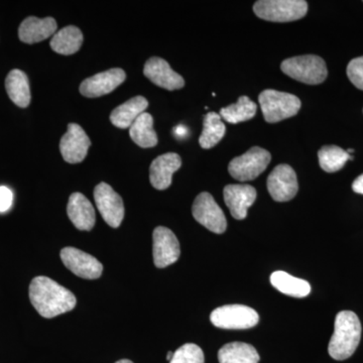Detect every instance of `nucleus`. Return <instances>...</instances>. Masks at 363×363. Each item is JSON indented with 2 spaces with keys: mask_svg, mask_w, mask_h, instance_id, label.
I'll use <instances>...</instances> for the list:
<instances>
[{
  "mask_svg": "<svg viewBox=\"0 0 363 363\" xmlns=\"http://www.w3.org/2000/svg\"><path fill=\"white\" fill-rule=\"evenodd\" d=\"M30 300L40 316L54 318L75 308V296L47 277H37L30 285Z\"/></svg>",
  "mask_w": 363,
  "mask_h": 363,
  "instance_id": "nucleus-1",
  "label": "nucleus"
},
{
  "mask_svg": "<svg viewBox=\"0 0 363 363\" xmlns=\"http://www.w3.org/2000/svg\"><path fill=\"white\" fill-rule=\"evenodd\" d=\"M362 323L354 312L341 311L336 316L334 333L329 342V355L335 360L350 358L359 345Z\"/></svg>",
  "mask_w": 363,
  "mask_h": 363,
  "instance_id": "nucleus-2",
  "label": "nucleus"
},
{
  "mask_svg": "<svg viewBox=\"0 0 363 363\" xmlns=\"http://www.w3.org/2000/svg\"><path fill=\"white\" fill-rule=\"evenodd\" d=\"M281 70L286 76L307 85H319L328 76L326 63L316 55H304L286 59L281 65Z\"/></svg>",
  "mask_w": 363,
  "mask_h": 363,
  "instance_id": "nucleus-3",
  "label": "nucleus"
},
{
  "mask_svg": "<svg viewBox=\"0 0 363 363\" xmlns=\"http://www.w3.org/2000/svg\"><path fill=\"white\" fill-rule=\"evenodd\" d=\"M259 102L264 121L269 123H279L297 116L302 105L296 95L272 89L262 91Z\"/></svg>",
  "mask_w": 363,
  "mask_h": 363,
  "instance_id": "nucleus-4",
  "label": "nucleus"
},
{
  "mask_svg": "<svg viewBox=\"0 0 363 363\" xmlns=\"http://www.w3.org/2000/svg\"><path fill=\"white\" fill-rule=\"evenodd\" d=\"M257 18L272 23H290L301 20L308 13L305 0H259L253 6Z\"/></svg>",
  "mask_w": 363,
  "mask_h": 363,
  "instance_id": "nucleus-5",
  "label": "nucleus"
},
{
  "mask_svg": "<svg viewBox=\"0 0 363 363\" xmlns=\"http://www.w3.org/2000/svg\"><path fill=\"white\" fill-rule=\"evenodd\" d=\"M272 156L267 150L253 147L242 156L234 157L229 162L228 172L240 182L252 181L266 171Z\"/></svg>",
  "mask_w": 363,
  "mask_h": 363,
  "instance_id": "nucleus-6",
  "label": "nucleus"
},
{
  "mask_svg": "<svg viewBox=\"0 0 363 363\" xmlns=\"http://www.w3.org/2000/svg\"><path fill=\"white\" fill-rule=\"evenodd\" d=\"M210 320L215 327L221 329H248L259 323V316L247 306L226 305L215 309Z\"/></svg>",
  "mask_w": 363,
  "mask_h": 363,
  "instance_id": "nucleus-7",
  "label": "nucleus"
},
{
  "mask_svg": "<svg viewBox=\"0 0 363 363\" xmlns=\"http://www.w3.org/2000/svg\"><path fill=\"white\" fill-rule=\"evenodd\" d=\"M192 213L195 220L206 227L208 230L217 234L225 233V215L210 193L203 192L197 196L193 203Z\"/></svg>",
  "mask_w": 363,
  "mask_h": 363,
  "instance_id": "nucleus-8",
  "label": "nucleus"
},
{
  "mask_svg": "<svg viewBox=\"0 0 363 363\" xmlns=\"http://www.w3.org/2000/svg\"><path fill=\"white\" fill-rule=\"evenodd\" d=\"M267 190L277 202H288L297 195L298 184L297 175L292 167L281 164L269 174L267 181Z\"/></svg>",
  "mask_w": 363,
  "mask_h": 363,
  "instance_id": "nucleus-9",
  "label": "nucleus"
},
{
  "mask_svg": "<svg viewBox=\"0 0 363 363\" xmlns=\"http://www.w3.org/2000/svg\"><path fill=\"white\" fill-rule=\"evenodd\" d=\"M94 199L104 221L113 228L121 226L124 217L123 198L104 182L95 187Z\"/></svg>",
  "mask_w": 363,
  "mask_h": 363,
  "instance_id": "nucleus-10",
  "label": "nucleus"
},
{
  "mask_svg": "<svg viewBox=\"0 0 363 363\" xmlns=\"http://www.w3.org/2000/svg\"><path fill=\"white\" fill-rule=\"evenodd\" d=\"M61 259L67 269L76 276L86 279L100 278L104 266L94 257L75 247H65L61 250Z\"/></svg>",
  "mask_w": 363,
  "mask_h": 363,
  "instance_id": "nucleus-11",
  "label": "nucleus"
},
{
  "mask_svg": "<svg viewBox=\"0 0 363 363\" xmlns=\"http://www.w3.org/2000/svg\"><path fill=\"white\" fill-rule=\"evenodd\" d=\"M154 262L157 267L164 269L175 264L181 255L180 243L171 229L157 227L152 233Z\"/></svg>",
  "mask_w": 363,
  "mask_h": 363,
  "instance_id": "nucleus-12",
  "label": "nucleus"
},
{
  "mask_svg": "<svg viewBox=\"0 0 363 363\" xmlns=\"http://www.w3.org/2000/svg\"><path fill=\"white\" fill-rule=\"evenodd\" d=\"M91 145L84 130L76 123H70L60 142L62 157L69 164H78L85 159Z\"/></svg>",
  "mask_w": 363,
  "mask_h": 363,
  "instance_id": "nucleus-13",
  "label": "nucleus"
},
{
  "mask_svg": "<svg viewBox=\"0 0 363 363\" xmlns=\"http://www.w3.org/2000/svg\"><path fill=\"white\" fill-rule=\"evenodd\" d=\"M125 79L126 74L123 69H109L83 81L80 85V92L83 96L88 98L104 96L123 84Z\"/></svg>",
  "mask_w": 363,
  "mask_h": 363,
  "instance_id": "nucleus-14",
  "label": "nucleus"
},
{
  "mask_svg": "<svg viewBox=\"0 0 363 363\" xmlns=\"http://www.w3.org/2000/svg\"><path fill=\"white\" fill-rule=\"evenodd\" d=\"M143 74L154 84L164 89L178 90L185 86L183 77L171 68L166 60L157 57L147 60L143 68Z\"/></svg>",
  "mask_w": 363,
  "mask_h": 363,
  "instance_id": "nucleus-15",
  "label": "nucleus"
},
{
  "mask_svg": "<svg viewBox=\"0 0 363 363\" xmlns=\"http://www.w3.org/2000/svg\"><path fill=\"white\" fill-rule=\"evenodd\" d=\"M224 202L230 210L231 216L236 220L247 218L248 208L252 207L257 199V190L245 184L227 185L223 191Z\"/></svg>",
  "mask_w": 363,
  "mask_h": 363,
  "instance_id": "nucleus-16",
  "label": "nucleus"
},
{
  "mask_svg": "<svg viewBox=\"0 0 363 363\" xmlns=\"http://www.w3.org/2000/svg\"><path fill=\"white\" fill-rule=\"evenodd\" d=\"M181 166V157L176 152H168L157 157L150 168V181L152 187L160 191L168 189L171 186L174 173Z\"/></svg>",
  "mask_w": 363,
  "mask_h": 363,
  "instance_id": "nucleus-17",
  "label": "nucleus"
},
{
  "mask_svg": "<svg viewBox=\"0 0 363 363\" xmlns=\"http://www.w3.org/2000/svg\"><path fill=\"white\" fill-rule=\"evenodd\" d=\"M56 21L52 18H39L35 16H28L18 28V37L26 44H35L52 37L57 33Z\"/></svg>",
  "mask_w": 363,
  "mask_h": 363,
  "instance_id": "nucleus-18",
  "label": "nucleus"
},
{
  "mask_svg": "<svg viewBox=\"0 0 363 363\" xmlns=\"http://www.w3.org/2000/svg\"><path fill=\"white\" fill-rule=\"evenodd\" d=\"M67 213L72 223L79 230L90 231L95 225L94 207L89 200L81 193H73L69 198Z\"/></svg>",
  "mask_w": 363,
  "mask_h": 363,
  "instance_id": "nucleus-19",
  "label": "nucleus"
},
{
  "mask_svg": "<svg viewBox=\"0 0 363 363\" xmlns=\"http://www.w3.org/2000/svg\"><path fill=\"white\" fill-rule=\"evenodd\" d=\"M149 102L143 96H135L116 107L111 114V121L119 128H128L138 117L145 112Z\"/></svg>",
  "mask_w": 363,
  "mask_h": 363,
  "instance_id": "nucleus-20",
  "label": "nucleus"
},
{
  "mask_svg": "<svg viewBox=\"0 0 363 363\" xmlns=\"http://www.w3.org/2000/svg\"><path fill=\"white\" fill-rule=\"evenodd\" d=\"M7 94L14 104L26 108L30 104V81L25 72L14 69L9 72L6 79Z\"/></svg>",
  "mask_w": 363,
  "mask_h": 363,
  "instance_id": "nucleus-21",
  "label": "nucleus"
},
{
  "mask_svg": "<svg viewBox=\"0 0 363 363\" xmlns=\"http://www.w3.org/2000/svg\"><path fill=\"white\" fill-rule=\"evenodd\" d=\"M83 44V33L77 26H69L55 33L51 40L52 51L64 56L75 54Z\"/></svg>",
  "mask_w": 363,
  "mask_h": 363,
  "instance_id": "nucleus-22",
  "label": "nucleus"
},
{
  "mask_svg": "<svg viewBox=\"0 0 363 363\" xmlns=\"http://www.w3.org/2000/svg\"><path fill=\"white\" fill-rule=\"evenodd\" d=\"M271 284L279 292L291 297L304 298L311 293V286L307 281L283 271L272 272Z\"/></svg>",
  "mask_w": 363,
  "mask_h": 363,
  "instance_id": "nucleus-23",
  "label": "nucleus"
},
{
  "mask_svg": "<svg viewBox=\"0 0 363 363\" xmlns=\"http://www.w3.org/2000/svg\"><path fill=\"white\" fill-rule=\"evenodd\" d=\"M131 140L143 149L156 147L157 135L154 130V118L147 112H143L130 128Z\"/></svg>",
  "mask_w": 363,
  "mask_h": 363,
  "instance_id": "nucleus-24",
  "label": "nucleus"
},
{
  "mask_svg": "<svg viewBox=\"0 0 363 363\" xmlns=\"http://www.w3.org/2000/svg\"><path fill=\"white\" fill-rule=\"evenodd\" d=\"M220 363H259V355L253 346L243 342H231L218 351Z\"/></svg>",
  "mask_w": 363,
  "mask_h": 363,
  "instance_id": "nucleus-25",
  "label": "nucleus"
},
{
  "mask_svg": "<svg viewBox=\"0 0 363 363\" xmlns=\"http://www.w3.org/2000/svg\"><path fill=\"white\" fill-rule=\"evenodd\" d=\"M226 126L221 121L220 114L209 112L204 116L202 135L199 143L202 149L209 150L214 147L224 138Z\"/></svg>",
  "mask_w": 363,
  "mask_h": 363,
  "instance_id": "nucleus-26",
  "label": "nucleus"
},
{
  "mask_svg": "<svg viewBox=\"0 0 363 363\" xmlns=\"http://www.w3.org/2000/svg\"><path fill=\"white\" fill-rule=\"evenodd\" d=\"M257 111V105L250 97L240 96L235 104L222 108L220 116L226 123L238 124L252 119Z\"/></svg>",
  "mask_w": 363,
  "mask_h": 363,
  "instance_id": "nucleus-27",
  "label": "nucleus"
},
{
  "mask_svg": "<svg viewBox=\"0 0 363 363\" xmlns=\"http://www.w3.org/2000/svg\"><path fill=\"white\" fill-rule=\"evenodd\" d=\"M318 159L323 171L335 173L340 171L347 161H352L353 157L337 145H324L318 152Z\"/></svg>",
  "mask_w": 363,
  "mask_h": 363,
  "instance_id": "nucleus-28",
  "label": "nucleus"
},
{
  "mask_svg": "<svg viewBox=\"0 0 363 363\" xmlns=\"http://www.w3.org/2000/svg\"><path fill=\"white\" fill-rule=\"evenodd\" d=\"M169 363H204V353L196 344H184L174 352Z\"/></svg>",
  "mask_w": 363,
  "mask_h": 363,
  "instance_id": "nucleus-29",
  "label": "nucleus"
},
{
  "mask_svg": "<svg viewBox=\"0 0 363 363\" xmlns=\"http://www.w3.org/2000/svg\"><path fill=\"white\" fill-rule=\"evenodd\" d=\"M348 78L357 89L363 91V56L351 60L347 66Z\"/></svg>",
  "mask_w": 363,
  "mask_h": 363,
  "instance_id": "nucleus-30",
  "label": "nucleus"
},
{
  "mask_svg": "<svg viewBox=\"0 0 363 363\" xmlns=\"http://www.w3.org/2000/svg\"><path fill=\"white\" fill-rule=\"evenodd\" d=\"M13 202V194L9 188L0 187V212H6Z\"/></svg>",
  "mask_w": 363,
  "mask_h": 363,
  "instance_id": "nucleus-31",
  "label": "nucleus"
},
{
  "mask_svg": "<svg viewBox=\"0 0 363 363\" xmlns=\"http://www.w3.org/2000/svg\"><path fill=\"white\" fill-rule=\"evenodd\" d=\"M352 190L357 194L363 195V174L355 179L352 184Z\"/></svg>",
  "mask_w": 363,
  "mask_h": 363,
  "instance_id": "nucleus-32",
  "label": "nucleus"
},
{
  "mask_svg": "<svg viewBox=\"0 0 363 363\" xmlns=\"http://www.w3.org/2000/svg\"><path fill=\"white\" fill-rule=\"evenodd\" d=\"M174 133H175V135L178 136V138H184V136L187 135L188 130L185 126L178 125L174 128Z\"/></svg>",
  "mask_w": 363,
  "mask_h": 363,
  "instance_id": "nucleus-33",
  "label": "nucleus"
},
{
  "mask_svg": "<svg viewBox=\"0 0 363 363\" xmlns=\"http://www.w3.org/2000/svg\"><path fill=\"white\" fill-rule=\"evenodd\" d=\"M174 357V352H172V351H169L168 354H167V360L168 362H171L172 358Z\"/></svg>",
  "mask_w": 363,
  "mask_h": 363,
  "instance_id": "nucleus-34",
  "label": "nucleus"
},
{
  "mask_svg": "<svg viewBox=\"0 0 363 363\" xmlns=\"http://www.w3.org/2000/svg\"><path fill=\"white\" fill-rule=\"evenodd\" d=\"M116 363H133V362H130V360H128V359H121V360H118V362H117Z\"/></svg>",
  "mask_w": 363,
  "mask_h": 363,
  "instance_id": "nucleus-35",
  "label": "nucleus"
},
{
  "mask_svg": "<svg viewBox=\"0 0 363 363\" xmlns=\"http://www.w3.org/2000/svg\"><path fill=\"white\" fill-rule=\"evenodd\" d=\"M347 152H348V154H350V156H351V154H353V152H354V150H353L352 149H350V150H347Z\"/></svg>",
  "mask_w": 363,
  "mask_h": 363,
  "instance_id": "nucleus-36",
  "label": "nucleus"
}]
</instances>
